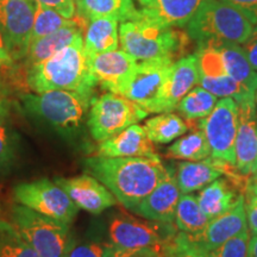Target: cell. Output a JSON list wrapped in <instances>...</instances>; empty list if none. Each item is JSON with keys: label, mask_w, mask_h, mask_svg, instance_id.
Segmentation results:
<instances>
[{"label": "cell", "mask_w": 257, "mask_h": 257, "mask_svg": "<svg viewBox=\"0 0 257 257\" xmlns=\"http://www.w3.org/2000/svg\"><path fill=\"white\" fill-rule=\"evenodd\" d=\"M206 135L211 147L212 157L236 166L237 128H238V105L232 98L217 101L213 111L206 118L194 120Z\"/></svg>", "instance_id": "11"}, {"label": "cell", "mask_w": 257, "mask_h": 257, "mask_svg": "<svg viewBox=\"0 0 257 257\" xmlns=\"http://www.w3.org/2000/svg\"><path fill=\"white\" fill-rule=\"evenodd\" d=\"M197 56L200 73L199 83L202 88L211 92L217 98H232L236 102L256 98V94L250 93L226 73L216 48H198Z\"/></svg>", "instance_id": "13"}, {"label": "cell", "mask_w": 257, "mask_h": 257, "mask_svg": "<svg viewBox=\"0 0 257 257\" xmlns=\"http://www.w3.org/2000/svg\"><path fill=\"white\" fill-rule=\"evenodd\" d=\"M238 10L252 24H257V0H223Z\"/></svg>", "instance_id": "41"}, {"label": "cell", "mask_w": 257, "mask_h": 257, "mask_svg": "<svg viewBox=\"0 0 257 257\" xmlns=\"http://www.w3.org/2000/svg\"><path fill=\"white\" fill-rule=\"evenodd\" d=\"M144 131L154 143L166 144L182 136L188 130L187 123L172 112H163L144 123Z\"/></svg>", "instance_id": "30"}, {"label": "cell", "mask_w": 257, "mask_h": 257, "mask_svg": "<svg viewBox=\"0 0 257 257\" xmlns=\"http://www.w3.org/2000/svg\"><path fill=\"white\" fill-rule=\"evenodd\" d=\"M257 170V157H256V161H255V166H253V173H255ZM252 173V174H253Z\"/></svg>", "instance_id": "48"}, {"label": "cell", "mask_w": 257, "mask_h": 257, "mask_svg": "<svg viewBox=\"0 0 257 257\" xmlns=\"http://www.w3.org/2000/svg\"><path fill=\"white\" fill-rule=\"evenodd\" d=\"M83 30L85 28L81 25H74V27L62 28L53 34L34 41L29 46L27 55L23 59L27 67L40 63L55 55L63 48L69 46L80 34H83Z\"/></svg>", "instance_id": "27"}, {"label": "cell", "mask_w": 257, "mask_h": 257, "mask_svg": "<svg viewBox=\"0 0 257 257\" xmlns=\"http://www.w3.org/2000/svg\"><path fill=\"white\" fill-rule=\"evenodd\" d=\"M180 197L181 191L176 181V175L170 170L162 182L131 211L149 220L174 223Z\"/></svg>", "instance_id": "18"}, {"label": "cell", "mask_w": 257, "mask_h": 257, "mask_svg": "<svg viewBox=\"0 0 257 257\" xmlns=\"http://www.w3.org/2000/svg\"><path fill=\"white\" fill-rule=\"evenodd\" d=\"M245 193L246 197H244V204H245L246 220L252 234H257V195L250 191Z\"/></svg>", "instance_id": "42"}, {"label": "cell", "mask_w": 257, "mask_h": 257, "mask_svg": "<svg viewBox=\"0 0 257 257\" xmlns=\"http://www.w3.org/2000/svg\"><path fill=\"white\" fill-rule=\"evenodd\" d=\"M242 48L251 67L257 72V24L252 27L248 38L242 43Z\"/></svg>", "instance_id": "43"}, {"label": "cell", "mask_w": 257, "mask_h": 257, "mask_svg": "<svg viewBox=\"0 0 257 257\" xmlns=\"http://www.w3.org/2000/svg\"><path fill=\"white\" fill-rule=\"evenodd\" d=\"M193 131L186 136L181 137L172 144L167 150V155L175 160L185 161H201L208 159L212 155L211 147L208 143L204 130L195 125V121H189Z\"/></svg>", "instance_id": "28"}, {"label": "cell", "mask_w": 257, "mask_h": 257, "mask_svg": "<svg viewBox=\"0 0 257 257\" xmlns=\"http://www.w3.org/2000/svg\"><path fill=\"white\" fill-rule=\"evenodd\" d=\"M88 22L86 19L76 15L74 18H66L59 14L56 10L48 8V6L37 4L35 11L34 25H32L30 44L34 41L42 38L47 35L53 34L62 28L74 27V25H81L86 29Z\"/></svg>", "instance_id": "29"}, {"label": "cell", "mask_w": 257, "mask_h": 257, "mask_svg": "<svg viewBox=\"0 0 257 257\" xmlns=\"http://www.w3.org/2000/svg\"><path fill=\"white\" fill-rule=\"evenodd\" d=\"M105 257H165L163 251L155 249H123L112 245Z\"/></svg>", "instance_id": "38"}, {"label": "cell", "mask_w": 257, "mask_h": 257, "mask_svg": "<svg viewBox=\"0 0 257 257\" xmlns=\"http://www.w3.org/2000/svg\"><path fill=\"white\" fill-rule=\"evenodd\" d=\"M245 230H248V220H246L244 194H240L231 210L211 219L202 232L188 234V236L202 249L212 251Z\"/></svg>", "instance_id": "16"}, {"label": "cell", "mask_w": 257, "mask_h": 257, "mask_svg": "<svg viewBox=\"0 0 257 257\" xmlns=\"http://www.w3.org/2000/svg\"><path fill=\"white\" fill-rule=\"evenodd\" d=\"M147 115L148 112L134 101L108 92L92 99L87 125L91 136L100 143L143 120Z\"/></svg>", "instance_id": "7"}, {"label": "cell", "mask_w": 257, "mask_h": 257, "mask_svg": "<svg viewBox=\"0 0 257 257\" xmlns=\"http://www.w3.org/2000/svg\"><path fill=\"white\" fill-rule=\"evenodd\" d=\"M212 47L216 48L219 53L221 63L226 73L244 86L250 93L256 94L257 72L250 64L243 48L236 43H223Z\"/></svg>", "instance_id": "23"}, {"label": "cell", "mask_w": 257, "mask_h": 257, "mask_svg": "<svg viewBox=\"0 0 257 257\" xmlns=\"http://www.w3.org/2000/svg\"><path fill=\"white\" fill-rule=\"evenodd\" d=\"M36 6L32 0H0V34L14 60L27 55Z\"/></svg>", "instance_id": "12"}, {"label": "cell", "mask_w": 257, "mask_h": 257, "mask_svg": "<svg viewBox=\"0 0 257 257\" xmlns=\"http://www.w3.org/2000/svg\"><path fill=\"white\" fill-rule=\"evenodd\" d=\"M55 182L68 194L74 204L92 214L114 206L117 199L93 175L83 174L74 178H57Z\"/></svg>", "instance_id": "15"}, {"label": "cell", "mask_w": 257, "mask_h": 257, "mask_svg": "<svg viewBox=\"0 0 257 257\" xmlns=\"http://www.w3.org/2000/svg\"><path fill=\"white\" fill-rule=\"evenodd\" d=\"M256 98L245 99L238 105V128L236 144V168L244 175H251L257 157Z\"/></svg>", "instance_id": "17"}, {"label": "cell", "mask_w": 257, "mask_h": 257, "mask_svg": "<svg viewBox=\"0 0 257 257\" xmlns=\"http://www.w3.org/2000/svg\"><path fill=\"white\" fill-rule=\"evenodd\" d=\"M12 225L41 257H64L72 244L69 224L16 205L11 212Z\"/></svg>", "instance_id": "6"}, {"label": "cell", "mask_w": 257, "mask_h": 257, "mask_svg": "<svg viewBox=\"0 0 257 257\" xmlns=\"http://www.w3.org/2000/svg\"><path fill=\"white\" fill-rule=\"evenodd\" d=\"M12 108L11 92H10L8 82L0 74V124L8 120L10 112Z\"/></svg>", "instance_id": "40"}, {"label": "cell", "mask_w": 257, "mask_h": 257, "mask_svg": "<svg viewBox=\"0 0 257 257\" xmlns=\"http://www.w3.org/2000/svg\"><path fill=\"white\" fill-rule=\"evenodd\" d=\"M253 194H256V195H257V193H253Z\"/></svg>", "instance_id": "49"}, {"label": "cell", "mask_w": 257, "mask_h": 257, "mask_svg": "<svg viewBox=\"0 0 257 257\" xmlns=\"http://www.w3.org/2000/svg\"><path fill=\"white\" fill-rule=\"evenodd\" d=\"M16 201L53 219L72 224L78 216L79 207L70 200L66 192L49 179L24 182L14 189Z\"/></svg>", "instance_id": "10"}, {"label": "cell", "mask_w": 257, "mask_h": 257, "mask_svg": "<svg viewBox=\"0 0 257 257\" xmlns=\"http://www.w3.org/2000/svg\"><path fill=\"white\" fill-rule=\"evenodd\" d=\"M83 47L87 56L117 50L119 47L118 22L108 18L89 21L83 35Z\"/></svg>", "instance_id": "26"}, {"label": "cell", "mask_w": 257, "mask_h": 257, "mask_svg": "<svg viewBox=\"0 0 257 257\" xmlns=\"http://www.w3.org/2000/svg\"><path fill=\"white\" fill-rule=\"evenodd\" d=\"M250 233L248 230L221 244L211 253L213 257H249Z\"/></svg>", "instance_id": "36"}, {"label": "cell", "mask_w": 257, "mask_h": 257, "mask_svg": "<svg viewBox=\"0 0 257 257\" xmlns=\"http://www.w3.org/2000/svg\"><path fill=\"white\" fill-rule=\"evenodd\" d=\"M186 25L188 37L197 42L198 48L242 44L252 30L251 22L223 0L202 3Z\"/></svg>", "instance_id": "4"}, {"label": "cell", "mask_w": 257, "mask_h": 257, "mask_svg": "<svg viewBox=\"0 0 257 257\" xmlns=\"http://www.w3.org/2000/svg\"><path fill=\"white\" fill-rule=\"evenodd\" d=\"M188 35L174 30L172 27L161 25L142 17L137 12L131 21L119 25V44L121 50L141 61L172 59L181 53Z\"/></svg>", "instance_id": "5"}, {"label": "cell", "mask_w": 257, "mask_h": 257, "mask_svg": "<svg viewBox=\"0 0 257 257\" xmlns=\"http://www.w3.org/2000/svg\"><path fill=\"white\" fill-rule=\"evenodd\" d=\"M18 155L17 134L5 123L0 124V174L9 172Z\"/></svg>", "instance_id": "35"}, {"label": "cell", "mask_w": 257, "mask_h": 257, "mask_svg": "<svg viewBox=\"0 0 257 257\" xmlns=\"http://www.w3.org/2000/svg\"><path fill=\"white\" fill-rule=\"evenodd\" d=\"M256 100H257V94H256Z\"/></svg>", "instance_id": "50"}, {"label": "cell", "mask_w": 257, "mask_h": 257, "mask_svg": "<svg viewBox=\"0 0 257 257\" xmlns=\"http://www.w3.org/2000/svg\"><path fill=\"white\" fill-rule=\"evenodd\" d=\"M138 3H140L141 4V6H142V8H146V6H148L150 4V3L153 2V0H137Z\"/></svg>", "instance_id": "47"}, {"label": "cell", "mask_w": 257, "mask_h": 257, "mask_svg": "<svg viewBox=\"0 0 257 257\" xmlns=\"http://www.w3.org/2000/svg\"><path fill=\"white\" fill-rule=\"evenodd\" d=\"M225 162L226 161L210 157L195 162L189 161L179 163L175 175L180 191L187 194L206 187L223 175Z\"/></svg>", "instance_id": "22"}, {"label": "cell", "mask_w": 257, "mask_h": 257, "mask_svg": "<svg viewBox=\"0 0 257 257\" xmlns=\"http://www.w3.org/2000/svg\"><path fill=\"white\" fill-rule=\"evenodd\" d=\"M199 61L197 54L182 57L173 63L165 94H163L161 113L175 110L181 99L199 83Z\"/></svg>", "instance_id": "20"}, {"label": "cell", "mask_w": 257, "mask_h": 257, "mask_svg": "<svg viewBox=\"0 0 257 257\" xmlns=\"http://www.w3.org/2000/svg\"><path fill=\"white\" fill-rule=\"evenodd\" d=\"M32 2L56 10L66 18H74L76 15L75 0H32Z\"/></svg>", "instance_id": "39"}, {"label": "cell", "mask_w": 257, "mask_h": 257, "mask_svg": "<svg viewBox=\"0 0 257 257\" xmlns=\"http://www.w3.org/2000/svg\"><path fill=\"white\" fill-rule=\"evenodd\" d=\"M91 93L76 91H47L21 95L24 110L32 117L63 136H74L81 127L91 107Z\"/></svg>", "instance_id": "3"}, {"label": "cell", "mask_w": 257, "mask_h": 257, "mask_svg": "<svg viewBox=\"0 0 257 257\" xmlns=\"http://www.w3.org/2000/svg\"><path fill=\"white\" fill-rule=\"evenodd\" d=\"M91 174L107 187L128 211L136 207L168 175L169 168L155 157H102L85 160Z\"/></svg>", "instance_id": "1"}, {"label": "cell", "mask_w": 257, "mask_h": 257, "mask_svg": "<svg viewBox=\"0 0 257 257\" xmlns=\"http://www.w3.org/2000/svg\"><path fill=\"white\" fill-rule=\"evenodd\" d=\"M248 191L252 192V193H257V170H256L255 173H253L252 178L250 179Z\"/></svg>", "instance_id": "46"}, {"label": "cell", "mask_w": 257, "mask_h": 257, "mask_svg": "<svg viewBox=\"0 0 257 257\" xmlns=\"http://www.w3.org/2000/svg\"><path fill=\"white\" fill-rule=\"evenodd\" d=\"M14 59L6 46L4 37L0 34V67H9L14 64Z\"/></svg>", "instance_id": "44"}, {"label": "cell", "mask_w": 257, "mask_h": 257, "mask_svg": "<svg viewBox=\"0 0 257 257\" xmlns=\"http://www.w3.org/2000/svg\"><path fill=\"white\" fill-rule=\"evenodd\" d=\"M206 0H153L138 10L142 17L166 27H184Z\"/></svg>", "instance_id": "21"}, {"label": "cell", "mask_w": 257, "mask_h": 257, "mask_svg": "<svg viewBox=\"0 0 257 257\" xmlns=\"http://www.w3.org/2000/svg\"><path fill=\"white\" fill-rule=\"evenodd\" d=\"M173 223L149 220L120 214L112 219L108 227L111 244L123 249H155L163 251L175 237Z\"/></svg>", "instance_id": "8"}, {"label": "cell", "mask_w": 257, "mask_h": 257, "mask_svg": "<svg viewBox=\"0 0 257 257\" xmlns=\"http://www.w3.org/2000/svg\"><path fill=\"white\" fill-rule=\"evenodd\" d=\"M174 60L161 59L137 62L120 95L146 110L161 113L163 94Z\"/></svg>", "instance_id": "9"}, {"label": "cell", "mask_w": 257, "mask_h": 257, "mask_svg": "<svg viewBox=\"0 0 257 257\" xmlns=\"http://www.w3.org/2000/svg\"><path fill=\"white\" fill-rule=\"evenodd\" d=\"M87 57L89 72L96 85L119 95L138 62L124 50L118 49Z\"/></svg>", "instance_id": "14"}, {"label": "cell", "mask_w": 257, "mask_h": 257, "mask_svg": "<svg viewBox=\"0 0 257 257\" xmlns=\"http://www.w3.org/2000/svg\"><path fill=\"white\" fill-rule=\"evenodd\" d=\"M249 257H257V234H252V237H250Z\"/></svg>", "instance_id": "45"}, {"label": "cell", "mask_w": 257, "mask_h": 257, "mask_svg": "<svg viewBox=\"0 0 257 257\" xmlns=\"http://www.w3.org/2000/svg\"><path fill=\"white\" fill-rule=\"evenodd\" d=\"M163 255L165 257H213L211 251L202 249L189 238L187 233L181 231L175 234L172 242L167 244Z\"/></svg>", "instance_id": "34"}, {"label": "cell", "mask_w": 257, "mask_h": 257, "mask_svg": "<svg viewBox=\"0 0 257 257\" xmlns=\"http://www.w3.org/2000/svg\"><path fill=\"white\" fill-rule=\"evenodd\" d=\"M111 244L100 242H78L73 238L64 257H105Z\"/></svg>", "instance_id": "37"}, {"label": "cell", "mask_w": 257, "mask_h": 257, "mask_svg": "<svg viewBox=\"0 0 257 257\" xmlns=\"http://www.w3.org/2000/svg\"><path fill=\"white\" fill-rule=\"evenodd\" d=\"M174 221L176 227L181 232L187 234H198L204 231L210 219L201 210L197 197L184 194L179 199Z\"/></svg>", "instance_id": "31"}, {"label": "cell", "mask_w": 257, "mask_h": 257, "mask_svg": "<svg viewBox=\"0 0 257 257\" xmlns=\"http://www.w3.org/2000/svg\"><path fill=\"white\" fill-rule=\"evenodd\" d=\"M27 83L35 93L62 89L93 94L96 83L88 68L83 34L55 55L28 67Z\"/></svg>", "instance_id": "2"}, {"label": "cell", "mask_w": 257, "mask_h": 257, "mask_svg": "<svg viewBox=\"0 0 257 257\" xmlns=\"http://www.w3.org/2000/svg\"><path fill=\"white\" fill-rule=\"evenodd\" d=\"M216 104L217 96L199 86L193 88L181 99L175 110L184 115L186 120H199L206 118L213 111Z\"/></svg>", "instance_id": "32"}, {"label": "cell", "mask_w": 257, "mask_h": 257, "mask_svg": "<svg viewBox=\"0 0 257 257\" xmlns=\"http://www.w3.org/2000/svg\"><path fill=\"white\" fill-rule=\"evenodd\" d=\"M96 156L102 157H155L154 142L140 125L134 124L119 134L102 141L96 150Z\"/></svg>", "instance_id": "19"}, {"label": "cell", "mask_w": 257, "mask_h": 257, "mask_svg": "<svg viewBox=\"0 0 257 257\" xmlns=\"http://www.w3.org/2000/svg\"><path fill=\"white\" fill-rule=\"evenodd\" d=\"M0 257H41L16 230L12 223L0 220Z\"/></svg>", "instance_id": "33"}, {"label": "cell", "mask_w": 257, "mask_h": 257, "mask_svg": "<svg viewBox=\"0 0 257 257\" xmlns=\"http://www.w3.org/2000/svg\"><path fill=\"white\" fill-rule=\"evenodd\" d=\"M239 195L229 180L216 179L199 193L197 199L201 210L211 220L231 210Z\"/></svg>", "instance_id": "25"}, {"label": "cell", "mask_w": 257, "mask_h": 257, "mask_svg": "<svg viewBox=\"0 0 257 257\" xmlns=\"http://www.w3.org/2000/svg\"><path fill=\"white\" fill-rule=\"evenodd\" d=\"M75 9L76 15L87 22L98 18L126 22L138 12L133 0H75Z\"/></svg>", "instance_id": "24"}]
</instances>
